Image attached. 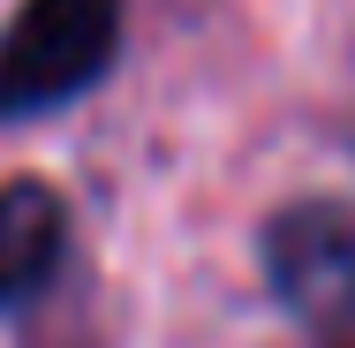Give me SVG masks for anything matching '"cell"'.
Masks as SVG:
<instances>
[{"mask_svg": "<svg viewBox=\"0 0 355 348\" xmlns=\"http://www.w3.org/2000/svg\"><path fill=\"white\" fill-rule=\"evenodd\" d=\"M129 38V0H23L0 23V129L91 99Z\"/></svg>", "mask_w": 355, "mask_h": 348, "instance_id": "1", "label": "cell"}, {"mask_svg": "<svg viewBox=\"0 0 355 348\" xmlns=\"http://www.w3.org/2000/svg\"><path fill=\"white\" fill-rule=\"evenodd\" d=\"M257 273L295 326L355 341V197H287L257 227Z\"/></svg>", "mask_w": 355, "mask_h": 348, "instance_id": "2", "label": "cell"}, {"mask_svg": "<svg viewBox=\"0 0 355 348\" xmlns=\"http://www.w3.org/2000/svg\"><path fill=\"white\" fill-rule=\"evenodd\" d=\"M340 348H355V341H340Z\"/></svg>", "mask_w": 355, "mask_h": 348, "instance_id": "4", "label": "cell"}, {"mask_svg": "<svg viewBox=\"0 0 355 348\" xmlns=\"http://www.w3.org/2000/svg\"><path fill=\"white\" fill-rule=\"evenodd\" d=\"M69 242H76V219H69V197L53 182H38V174L0 182V318L31 310L61 280Z\"/></svg>", "mask_w": 355, "mask_h": 348, "instance_id": "3", "label": "cell"}]
</instances>
